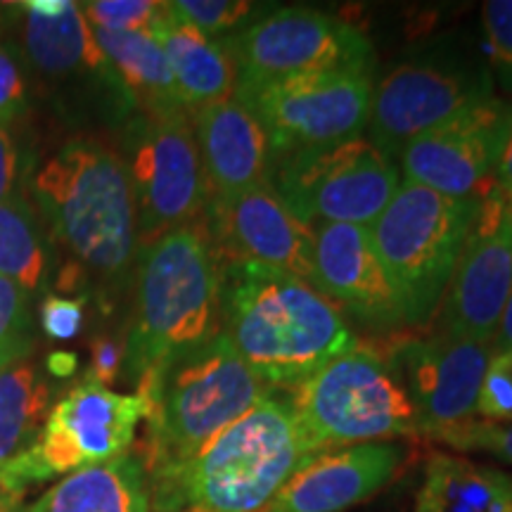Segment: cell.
Wrapping results in <instances>:
<instances>
[{
  "instance_id": "6da1fadb",
  "label": "cell",
  "mask_w": 512,
  "mask_h": 512,
  "mask_svg": "<svg viewBox=\"0 0 512 512\" xmlns=\"http://www.w3.org/2000/svg\"><path fill=\"white\" fill-rule=\"evenodd\" d=\"M221 266V335L271 387H299L358 347V337L325 294L275 268Z\"/></svg>"
},
{
  "instance_id": "7a4b0ae2",
  "label": "cell",
  "mask_w": 512,
  "mask_h": 512,
  "mask_svg": "<svg viewBox=\"0 0 512 512\" xmlns=\"http://www.w3.org/2000/svg\"><path fill=\"white\" fill-rule=\"evenodd\" d=\"M138 394L147 403L143 467L157 486L252 411L268 396V387L228 339L216 335L202 347L147 370L138 377Z\"/></svg>"
},
{
  "instance_id": "3957f363",
  "label": "cell",
  "mask_w": 512,
  "mask_h": 512,
  "mask_svg": "<svg viewBox=\"0 0 512 512\" xmlns=\"http://www.w3.org/2000/svg\"><path fill=\"white\" fill-rule=\"evenodd\" d=\"M316 456L294 408L268 394L150 491L162 510L188 503L197 512H264Z\"/></svg>"
},
{
  "instance_id": "277c9868",
  "label": "cell",
  "mask_w": 512,
  "mask_h": 512,
  "mask_svg": "<svg viewBox=\"0 0 512 512\" xmlns=\"http://www.w3.org/2000/svg\"><path fill=\"white\" fill-rule=\"evenodd\" d=\"M31 185L57 245L100 278L124 280L138 247L124 157L98 140H72L43 162Z\"/></svg>"
},
{
  "instance_id": "5b68a950",
  "label": "cell",
  "mask_w": 512,
  "mask_h": 512,
  "mask_svg": "<svg viewBox=\"0 0 512 512\" xmlns=\"http://www.w3.org/2000/svg\"><path fill=\"white\" fill-rule=\"evenodd\" d=\"M221 335V266L202 221L143 249L136 318L126 337V370L143 377L171 356Z\"/></svg>"
},
{
  "instance_id": "8992f818",
  "label": "cell",
  "mask_w": 512,
  "mask_h": 512,
  "mask_svg": "<svg viewBox=\"0 0 512 512\" xmlns=\"http://www.w3.org/2000/svg\"><path fill=\"white\" fill-rule=\"evenodd\" d=\"M479 202V197L456 200L403 181L368 228L406 325L430 323L439 311Z\"/></svg>"
},
{
  "instance_id": "52a82bcc",
  "label": "cell",
  "mask_w": 512,
  "mask_h": 512,
  "mask_svg": "<svg viewBox=\"0 0 512 512\" xmlns=\"http://www.w3.org/2000/svg\"><path fill=\"white\" fill-rule=\"evenodd\" d=\"M290 406L316 453L418 434L413 403L380 351H347L294 387Z\"/></svg>"
},
{
  "instance_id": "ba28073f",
  "label": "cell",
  "mask_w": 512,
  "mask_h": 512,
  "mask_svg": "<svg viewBox=\"0 0 512 512\" xmlns=\"http://www.w3.org/2000/svg\"><path fill=\"white\" fill-rule=\"evenodd\" d=\"M273 188L299 219L370 228L401 185L399 166L363 138L280 157Z\"/></svg>"
},
{
  "instance_id": "9c48e42d",
  "label": "cell",
  "mask_w": 512,
  "mask_h": 512,
  "mask_svg": "<svg viewBox=\"0 0 512 512\" xmlns=\"http://www.w3.org/2000/svg\"><path fill=\"white\" fill-rule=\"evenodd\" d=\"M126 147L140 247L204 219L211 192L190 112L140 117Z\"/></svg>"
},
{
  "instance_id": "30bf717a",
  "label": "cell",
  "mask_w": 512,
  "mask_h": 512,
  "mask_svg": "<svg viewBox=\"0 0 512 512\" xmlns=\"http://www.w3.org/2000/svg\"><path fill=\"white\" fill-rule=\"evenodd\" d=\"M221 41L238 69V91L299 74L370 72L373 64L361 31L309 8L266 12Z\"/></svg>"
},
{
  "instance_id": "8fae6325",
  "label": "cell",
  "mask_w": 512,
  "mask_h": 512,
  "mask_svg": "<svg viewBox=\"0 0 512 512\" xmlns=\"http://www.w3.org/2000/svg\"><path fill=\"white\" fill-rule=\"evenodd\" d=\"M147 415L140 394H119L102 384L81 380L50 408L36 444L0 465L19 484L46 482L83 467L126 456Z\"/></svg>"
},
{
  "instance_id": "7c38bea8",
  "label": "cell",
  "mask_w": 512,
  "mask_h": 512,
  "mask_svg": "<svg viewBox=\"0 0 512 512\" xmlns=\"http://www.w3.org/2000/svg\"><path fill=\"white\" fill-rule=\"evenodd\" d=\"M271 138L275 157L361 138L370 119V72H318L235 93Z\"/></svg>"
},
{
  "instance_id": "4fadbf2b",
  "label": "cell",
  "mask_w": 512,
  "mask_h": 512,
  "mask_svg": "<svg viewBox=\"0 0 512 512\" xmlns=\"http://www.w3.org/2000/svg\"><path fill=\"white\" fill-rule=\"evenodd\" d=\"M491 356V342L441 332L389 349L387 361L413 403L418 434L441 441L475 420Z\"/></svg>"
},
{
  "instance_id": "5bb4252c",
  "label": "cell",
  "mask_w": 512,
  "mask_h": 512,
  "mask_svg": "<svg viewBox=\"0 0 512 512\" xmlns=\"http://www.w3.org/2000/svg\"><path fill=\"white\" fill-rule=\"evenodd\" d=\"M512 292V211L496 188L482 197L441 304V335L491 342Z\"/></svg>"
},
{
  "instance_id": "9a60e30c",
  "label": "cell",
  "mask_w": 512,
  "mask_h": 512,
  "mask_svg": "<svg viewBox=\"0 0 512 512\" xmlns=\"http://www.w3.org/2000/svg\"><path fill=\"white\" fill-rule=\"evenodd\" d=\"M202 223L219 264L249 261L316 287L313 226L287 207L273 183L233 197H214Z\"/></svg>"
},
{
  "instance_id": "2e32d148",
  "label": "cell",
  "mask_w": 512,
  "mask_h": 512,
  "mask_svg": "<svg viewBox=\"0 0 512 512\" xmlns=\"http://www.w3.org/2000/svg\"><path fill=\"white\" fill-rule=\"evenodd\" d=\"M494 98L486 76L434 64H399L373 86L370 143L389 159L415 138Z\"/></svg>"
},
{
  "instance_id": "e0dca14e",
  "label": "cell",
  "mask_w": 512,
  "mask_h": 512,
  "mask_svg": "<svg viewBox=\"0 0 512 512\" xmlns=\"http://www.w3.org/2000/svg\"><path fill=\"white\" fill-rule=\"evenodd\" d=\"M512 121V105L496 98L415 138L396 157L408 183L446 197L489 195L496 185V164Z\"/></svg>"
},
{
  "instance_id": "ac0fdd59",
  "label": "cell",
  "mask_w": 512,
  "mask_h": 512,
  "mask_svg": "<svg viewBox=\"0 0 512 512\" xmlns=\"http://www.w3.org/2000/svg\"><path fill=\"white\" fill-rule=\"evenodd\" d=\"M316 290L373 325L403 323L396 297L370 230L351 223H313Z\"/></svg>"
},
{
  "instance_id": "d6986e66",
  "label": "cell",
  "mask_w": 512,
  "mask_h": 512,
  "mask_svg": "<svg viewBox=\"0 0 512 512\" xmlns=\"http://www.w3.org/2000/svg\"><path fill=\"white\" fill-rule=\"evenodd\" d=\"M401 465V451L370 441L318 453L264 512H344L384 489Z\"/></svg>"
},
{
  "instance_id": "ffe728a7",
  "label": "cell",
  "mask_w": 512,
  "mask_h": 512,
  "mask_svg": "<svg viewBox=\"0 0 512 512\" xmlns=\"http://www.w3.org/2000/svg\"><path fill=\"white\" fill-rule=\"evenodd\" d=\"M190 119L211 200L271 183L268 176L275 162L271 138L245 102L233 95L192 112Z\"/></svg>"
},
{
  "instance_id": "44dd1931",
  "label": "cell",
  "mask_w": 512,
  "mask_h": 512,
  "mask_svg": "<svg viewBox=\"0 0 512 512\" xmlns=\"http://www.w3.org/2000/svg\"><path fill=\"white\" fill-rule=\"evenodd\" d=\"M152 36L169 60L178 100L190 114L233 98L238 91V69L221 38L204 36L178 19L169 3L164 19L152 29Z\"/></svg>"
},
{
  "instance_id": "7402d4cb",
  "label": "cell",
  "mask_w": 512,
  "mask_h": 512,
  "mask_svg": "<svg viewBox=\"0 0 512 512\" xmlns=\"http://www.w3.org/2000/svg\"><path fill=\"white\" fill-rule=\"evenodd\" d=\"M152 491L143 460L119 456L76 470L22 512H150Z\"/></svg>"
},
{
  "instance_id": "603a6c76",
  "label": "cell",
  "mask_w": 512,
  "mask_h": 512,
  "mask_svg": "<svg viewBox=\"0 0 512 512\" xmlns=\"http://www.w3.org/2000/svg\"><path fill=\"white\" fill-rule=\"evenodd\" d=\"M93 36L110 62L114 86H119V91L143 112V117L185 110L178 100L169 60L155 36L145 31L121 34L105 29H93Z\"/></svg>"
},
{
  "instance_id": "cb8c5ba5",
  "label": "cell",
  "mask_w": 512,
  "mask_h": 512,
  "mask_svg": "<svg viewBox=\"0 0 512 512\" xmlns=\"http://www.w3.org/2000/svg\"><path fill=\"white\" fill-rule=\"evenodd\" d=\"M415 512H512V477L496 467L437 453L427 460Z\"/></svg>"
},
{
  "instance_id": "d4e9b609",
  "label": "cell",
  "mask_w": 512,
  "mask_h": 512,
  "mask_svg": "<svg viewBox=\"0 0 512 512\" xmlns=\"http://www.w3.org/2000/svg\"><path fill=\"white\" fill-rule=\"evenodd\" d=\"M24 50L29 62L46 76L100 74L114 83L112 67L95 43L93 29L79 3H69L62 15L41 17L22 12Z\"/></svg>"
},
{
  "instance_id": "484cf974",
  "label": "cell",
  "mask_w": 512,
  "mask_h": 512,
  "mask_svg": "<svg viewBox=\"0 0 512 512\" xmlns=\"http://www.w3.org/2000/svg\"><path fill=\"white\" fill-rule=\"evenodd\" d=\"M50 411V387L31 363L0 370V465L36 444Z\"/></svg>"
},
{
  "instance_id": "4316f807",
  "label": "cell",
  "mask_w": 512,
  "mask_h": 512,
  "mask_svg": "<svg viewBox=\"0 0 512 512\" xmlns=\"http://www.w3.org/2000/svg\"><path fill=\"white\" fill-rule=\"evenodd\" d=\"M46 273V249L36 211L24 197L0 202V275L34 290Z\"/></svg>"
},
{
  "instance_id": "83f0119b",
  "label": "cell",
  "mask_w": 512,
  "mask_h": 512,
  "mask_svg": "<svg viewBox=\"0 0 512 512\" xmlns=\"http://www.w3.org/2000/svg\"><path fill=\"white\" fill-rule=\"evenodd\" d=\"M174 15L204 36H230L254 19L266 15V5L247 3V0H176L169 3Z\"/></svg>"
},
{
  "instance_id": "f1b7e54d",
  "label": "cell",
  "mask_w": 512,
  "mask_h": 512,
  "mask_svg": "<svg viewBox=\"0 0 512 512\" xmlns=\"http://www.w3.org/2000/svg\"><path fill=\"white\" fill-rule=\"evenodd\" d=\"M81 10L93 29L121 31V34H131V31L152 34V29L166 15V3H155V0H93V3H83Z\"/></svg>"
},
{
  "instance_id": "f546056e",
  "label": "cell",
  "mask_w": 512,
  "mask_h": 512,
  "mask_svg": "<svg viewBox=\"0 0 512 512\" xmlns=\"http://www.w3.org/2000/svg\"><path fill=\"white\" fill-rule=\"evenodd\" d=\"M31 344L29 297L22 285L0 275V361L5 366L27 354Z\"/></svg>"
},
{
  "instance_id": "4dcf8cb0",
  "label": "cell",
  "mask_w": 512,
  "mask_h": 512,
  "mask_svg": "<svg viewBox=\"0 0 512 512\" xmlns=\"http://www.w3.org/2000/svg\"><path fill=\"white\" fill-rule=\"evenodd\" d=\"M484 34L498 88L512 95V0H489L482 8Z\"/></svg>"
},
{
  "instance_id": "1f68e13d",
  "label": "cell",
  "mask_w": 512,
  "mask_h": 512,
  "mask_svg": "<svg viewBox=\"0 0 512 512\" xmlns=\"http://www.w3.org/2000/svg\"><path fill=\"white\" fill-rule=\"evenodd\" d=\"M444 444L458 451H484L512 465V420L510 422H486L472 420L460 430L441 439Z\"/></svg>"
},
{
  "instance_id": "d6a6232c",
  "label": "cell",
  "mask_w": 512,
  "mask_h": 512,
  "mask_svg": "<svg viewBox=\"0 0 512 512\" xmlns=\"http://www.w3.org/2000/svg\"><path fill=\"white\" fill-rule=\"evenodd\" d=\"M86 297H57L50 294L41 302V330L50 339H72L81 332Z\"/></svg>"
},
{
  "instance_id": "836d02e7",
  "label": "cell",
  "mask_w": 512,
  "mask_h": 512,
  "mask_svg": "<svg viewBox=\"0 0 512 512\" xmlns=\"http://www.w3.org/2000/svg\"><path fill=\"white\" fill-rule=\"evenodd\" d=\"M27 105V88L8 50L0 46V128L19 117Z\"/></svg>"
},
{
  "instance_id": "e575fe53",
  "label": "cell",
  "mask_w": 512,
  "mask_h": 512,
  "mask_svg": "<svg viewBox=\"0 0 512 512\" xmlns=\"http://www.w3.org/2000/svg\"><path fill=\"white\" fill-rule=\"evenodd\" d=\"M126 349L112 335H98L91 342V366L83 380L110 387L119 377L121 363H124Z\"/></svg>"
},
{
  "instance_id": "d590c367",
  "label": "cell",
  "mask_w": 512,
  "mask_h": 512,
  "mask_svg": "<svg viewBox=\"0 0 512 512\" xmlns=\"http://www.w3.org/2000/svg\"><path fill=\"white\" fill-rule=\"evenodd\" d=\"M17 181V147L8 128H0V202L10 200Z\"/></svg>"
},
{
  "instance_id": "8d00e7d4",
  "label": "cell",
  "mask_w": 512,
  "mask_h": 512,
  "mask_svg": "<svg viewBox=\"0 0 512 512\" xmlns=\"http://www.w3.org/2000/svg\"><path fill=\"white\" fill-rule=\"evenodd\" d=\"M27 486L19 484L5 467H0V512H22V496Z\"/></svg>"
},
{
  "instance_id": "74e56055",
  "label": "cell",
  "mask_w": 512,
  "mask_h": 512,
  "mask_svg": "<svg viewBox=\"0 0 512 512\" xmlns=\"http://www.w3.org/2000/svg\"><path fill=\"white\" fill-rule=\"evenodd\" d=\"M494 181H496V188L501 190L508 200H512V121L508 128V136H505L501 157H498Z\"/></svg>"
},
{
  "instance_id": "f35d334b",
  "label": "cell",
  "mask_w": 512,
  "mask_h": 512,
  "mask_svg": "<svg viewBox=\"0 0 512 512\" xmlns=\"http://www.w3.org/2000/svg\"><path fill=\"white\" fill-rule=\"evenodd\" d=\"M491 349H494V354H503V351L512 349V292L508 297V304H505V309H503V316H501V323H498V328H496V335H494V339H491Z\"/></svg>"
},
{
  "instance_id": "ab89813d",
  "label": "cell",
  "mask_w": 512,
  "mask_h": 512,
  "mask_svg": "<svg viewBox=\"0 0 512 512\" xmlns=\"http://www.w3.org/2000/svg\"><path fill=\"white\" fill-rule=\"evenodd\" d=\"M69 3H72V0H24V3H19V10L41 17H55L62 15V12L69 8Z\"/></svg>"
},
{
  "instance_id": "60d3db41",
  "label": "cell",
  "mask_w": 512,
  "mask_h": 512,
  "mask_svg": "<svg viewBox=\"0 0 512 512\" xmlns=\"http://www.w3.org/2000/svg\"><path fill=\"white\" fill-rule=\"evenodd\" d=\"M48 368L53 375L69 377L76 370V356L67 354V351H57V354L48 358Z\"/></svg>"
},
{
  "instance_id": "b9f144b4",
  "label": "cell",
  "mask_w": 512,
  "mask_h": 512,
  "mask_svg": "<svg viewBox=\"0 0 512 512\" xmlns=\"http://www.w3.org/2000/svg\"><path fill=\"white\" fill-rule=\"evenodd\" d=\"M501 356L505 358V361H508V366H510V370H512V349H510V351H503Z\"/></svg>"
},
{
  "instance_id": "7bdbcfd3",
  "label": "cell",
  "mask_w": 512,
  "mask_h": 512,
  "mask_svg": "<svg viewBox=\"0 0 512 512\" xmlns=\"http://www.w3.org/2000/svg\"><path fill=\"white\" fill-rule=\"evenodd\" d=\"M3 368H8V366H5V363H3V361H0V370H3Z\"/></svg>"
},
{
  "instance_id": "ee69618b",
  "label": "cell",
  "mask_w": 512,
  "mask_h": 512,
  "mask_svg": "<svg viewBox=\"0 0 512 512\" xmlns=\"http://www.w3.org/2000/svg\"><path fill=\"white\" fill-rule=\"evenodd\" d=\"M183 512H197V510H190V508H188V510H183Z\"/></svg>"
},
{
  "instance_id": "f6af8a7d",
  "label": "cell",
  "mask_w": 512,
  "mask_h": 512,
  "mask_svg": "<svg viewBox=\"0 0 512 512\" xmlns=\"http://www.w3.org/2000/svg\"><path fill=\"white\" fill-rule=\"evenodd\" d=\"M510 202V211H512V200H508Z\"/></svg>"
}]
</instances>
